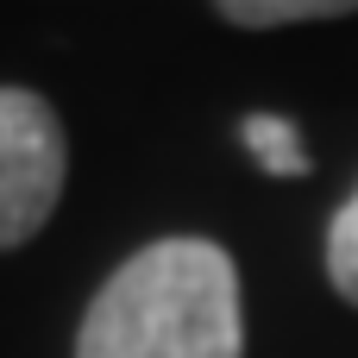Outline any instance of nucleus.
<instances>
[{
	"mask_svg": "<svg viewBox=\"0 0 358 358\" xmlns=\"http://www.w3.org/2000/svg\"><path fill=\"white\" fill-rule=\"evenodd\" d=\"M76 358H245L239 264L195 233L151 239L94 289Z\"/></svg>",
	"mask_w": 358,
	"mask_h": 358,
	"instance_id": "nucleus-1",
	"label": "nucleus"
},
{
	"mask_svg": "<svg viewBox=\"0 0 358 358\" xmlns=\"http://www.w3.org/2000/svg\"><path fill=\"white\" fill-rule=\"evenodd\" d=\"M69 145L44 94L0 88V252L38 239V227L63 201Z\"/></svg>",
	"mask_w": 358,
	"mask_h": 358,
	"instance_id": "nucleus-2",
	"label": "nucleus"
},
{
	"mask_svg": "<svg viewBox=\"0 0 358 358\" xmlns=\"http://www.w3.org/2000/svg\"><path fill=\"white\" fill-rule=\"evenodd\" d=\"M239 138H245V151H252L271 176H302V170H308L302 132H296L289 120H277V113H252V120L239 126Z\"/></svg>",
	"mask_w": 358,
	"mask_h": 358,
	"instance_id": "nucleus-3",
	"label": "nucleus"
},
{
	"mask_svg": "<svg viewBox=\"0 0 358 358\" xmlns=\"http://www.w3.org/2000/svg\"><path fill=\"white\" fill-rule=\"evenodd\" d=\"M352 0H220V19L233 25H302V19H346Z\"/></svg>",
	"mask_w": 358,
	"mask_h": 358,
	"instance_id": "nucleus-4",
	"label": "nucleus"
},
{
	"mask_svg": "<svg viewBox=\"0 0 358 358\" xmlns=\"http://www.w3.org/2000/svg\"><path fill=\"white\" fill-rule=\"evenodd\" d=\"M327 277H334V289L358 308V189L340 201V214L327 227Z\"/></svg>",
	"mask_w": 358,
	"mask_h": 358,
	"instance_id": "nucleus-5",
	"label": "nucleus"
}]
</instances>
